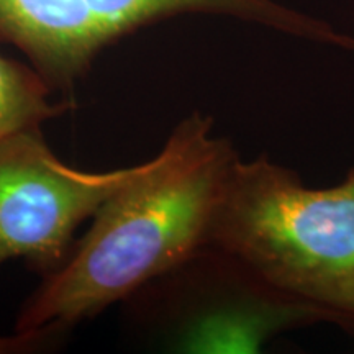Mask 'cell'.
Masks as SVG:
<instances>
[{
	"mask_svg": "<svg viewBox=\"0 0 354 354\" xmlns=\"http://www.w3.org/2000/svg\"><path fill=\"white\" fill-rule=\"evenodd\" d=\"M136 169H74L56 158L38 128L7 136L0 141V264L13 258L63 263L76 228Z\"/></svg>",
	"mask_w": 354,
	"mask_h": 354,
	"instance_id": "277c9868",
	"label": "cell"
},
{
	"mask_svg": "<svg viewBox=\"0 0 354 354\" xmlns=\"http://www.w3.org/2000/svg\"><path fill=\"white\" fill-rule=\"evenodd\" d=\"M57 331H15L12 336H0V354H24L38 351L39 348L48 346Z\"/></svg>",
	"mask_w": 354,
	"mask_h": 354,
	"instance_id": "8992f818",
	"label": "cell"
},
{
	"mask_svg": "<svg viewBox=\"0 0 354 354\" xmlns=\"http://www.w3.org/2000/svg\"><path fill=\"white\" fill-rule=\"evenodd\" d=\"M215 13L289 33L299 13L276 0H0V37L24 50L48 82L73 86L95 53L138 26Z\"/></svg>",
	"mask_w": 354,
	"mask_h": 354,
	"instance_id": "3957f363",
	"label": "cell"
},
{
	"mask_svg": "<svg viewBox=\"0 0 354 354\" xmlns=\"http://www.w3.org/2000/svg\"><path fill=\"white\" fill-rule=\"evenodd\" d=\"M209 246L286 297L354 317V169L313 189L266 154L238 156Z\"/></svg>",
	"mask_w": 354,
	"mask_h": 354,
	"instance_id": "7a4b0ae2",
	"label": "cell"
},
{
	"mask_svg": "<svg viewBox=\"0 0 354 354\" xmlns=\"http://www.w3.org/2000/svg\"><path fill=\"white\" fill-rule=\"evenodd\" d=\"M210 117L192 113L94 214L76 250L39 286L15 331H63L189 264L210 232L236 161Z\"/></svg>",
	"mask_w": 354,
	"mask_h": 354,
	"instance_id": "6da1fadb",
	"label": "cell"
},
{
	"mask_svg": "<svg viewBox=\"0 0 354 354\" xmlns=\"http://www.w3.org/2000/svg\"><path fill=\"white\" fill-rule=\"evenodd\" d=\"M50 86L39 74L0 56V141L17 131L39 128L63 112V104H51Z\"/></svg>",
	"mask_w": 354,
	"mask_h": 354,
	"instance_id": "5b68a950",
	"label": "cell"
}]
</instances>
